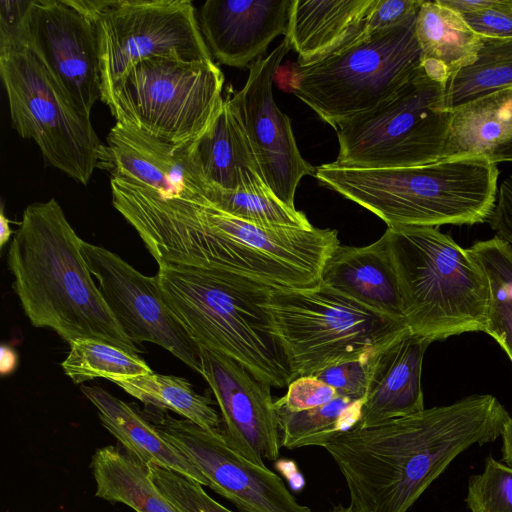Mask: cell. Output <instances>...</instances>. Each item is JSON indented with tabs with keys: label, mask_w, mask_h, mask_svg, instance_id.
Wrapping results in <instances>:
<instances>
[{
	"label": "cell",
	"mask_w": 512,
	"mask_h": 512,
	"mask_svg": "<svg viewBox=\"0 0 512 512\" xmlns=\"http://www.w3.org/2000/svg\"><path fill=\"white\" fill-rule=\"evenodd\" d=\"M445 87L421 66L387 100L338 125L334 163L378 169L443 159L453 115L445 106Z\"/></svg>",
	"instance_id": "obj_9"
},
{
	"label": "cell",
	"mask_w": 512,
	"mask_h": 512,
	"mask_svg": "<svg viewBox=\"0 0 512 512\" xmlns=\"http://www.w3.org/2000/svg\"><path fill=\"white\" fill-rule=\"evenodd\" d=\"M151 479L178 512H233L217 502L197 481L148 464Z\"/></svg>",
	"instance_id": "obj_35"
},
{
	"label": "cell",
	"mask_w": 512,
	"mask_h": 512,
	"mask_svg": "<svg viewBox=\"0 0 512 512\" xmlns=\"http://www.w3.org/2000/svg\"><path fill=\"white\" fill-rule=\"evenodd\" d=\"M150 416L161 434L204 475L208 487L240 512H312L298 503L277 474L230 448L223 430L203 429L166 410L156 409Z\"/></svg>",
	"instance_id": "obj_13"
},
{
	"label": "cell",
	"mask_w": 512,
	"mask_h": 512,
	"mask_svg": "<svg viewBox=\"0 0 512 512\" xmlns=\"http://www.w3.org/2000/svg\"><path fill=\"white\" fill-rule=\"evenodd\" d=\"M415 34L422 52L421 66L445 86L453 75L476 61L484 41L440 0L422 1Z\"/></svg>",
	"instance_id": "obj_25"
},
{
	"label": "cell",
	"mask_w": 512,
	"mask_h": 512,
	"mask_svg": "<svg viewBox=\"0 0 512 512\" xmlns=\"http://www.w3.org/2000/svg\"><path fill=\"white\" fill-rule=\"evenodd\" d=\"M387 345L369 349L352 359L327 367L315 376L333 387L338 396L365 400L376 362Z\"/></svg>",
	"instance_id": "obj_36"
},
{
	"label": "cell",
	"mask_w": 512,
	"mask_h": 512,
	"mask_svg": "<svg viewBox=\"0 0 512 512\" xmlns=\"http://www.w3.org/2000/svg\"><path fill=\"white\" fill-rule=\"evenodd\" d=\"M508 417L496 397L475 394L374 426L355 425L323 448L356 512H407L459 454L496 440Z\"/></svg>",
	"instance_id": "obj_2"
},
{
	"label": "cell",
	"mask_w": 512,
	"mask_h": 512,
	"mask_svg": "<svg viewBox=\"0 0 512 512\" xmlns=\"http://www.w3.org/2000/svg\"><path fill=\"white\" fill-rule=\"evenodd\" d=\"M91 468L96 497L136 512H178L153 483L148 464L124 448L108 445L97 449Z\"/></svg>",
	"instance_id": "obj_26"
},
{
	"label": "cell",
	"mask_w": 512,
	"mask_h": 512,
	"mask_svg": "<svg viewBox=\"0 0 512 512\" xmlns=\"http://www.w3.org/2000/svg\"><path fill=\"white\" fill-rule=\"evenodd\" d=\"M81 253L127 337L138 346L159 345L200 373L199 346L167 305L156 275L145 276L114 252L84 240Z\"/></svg>",
	"instance_id": "obj_14"
},
{
	"label": "cell",
	"mask_w": 512,
	"mask_h": 512,
	"mask_svg": "<svg viewBox=\"0 0 512 512\" xmlns=\"http://www.w3.org/2000/svg\"><path fill=\"white\" fill-rule=\"evenodd\" d=\"M483 38H512V0H440Z\"/></svg>",
	"instance_id": "obj_34"
},
{
	"label": "cell",
	"mask_w": 512,
	"mask_h": 512,
	"mask_svg": "<svg viewBox=\"0 0 512 512\" xmlns=\"http://www.w3.org/2000/svg\"><path fill=\"white\" fill-rule=\"evenodd\" d=\"M269 309L293 380L385 346L409 330L405 321L375 312L322 283L273 288Z\"/></svg>",
	"instance_id": "obj_8"
},
{
	"label": "cell",
	"mask_w": 512,
	"mask_h": 512,
	"mask_svg": "<svg viewBox=\"0 0 512 512\" xmlns=\"http://www.w3.org/2000/svg\"><path fill=\"white\" fill-rule=\"evenodd\" d=\"M110 381L146 406L173 411L206 430H222L211 398L198 394L184 378L153 372Z\"/></svg>",
	"instance_id": "obj_28"
},
{
	"label": "cell",
	"mask_w": 512,
	"mask_h": 512,
	"mask_svg": "<svg viewBox=\"0 0 512 512\" xmlns=\"http://www.w3.org/2000/svg\"><path fill=\"white\" fill-rule=\"evenodd\" d=\"M512 88V38H484L474 63L453 75L445 87V106L453 111L471 101Z\"/></svg>",
	"instance_id": "obj_30"
},
{
	"label": "cell",
	"mask_w": 512,
	"mask_h": 512,
	"mask_svg": "<svg viewBox=\"0 0 512 512\" xmlns=\"http://www.w3.org/2000/svg\"><path fill=\"white\" fill-rule=\"evenodd\" d=\"M397 274L404 320L430 343L484 332L490 283L468 249L437 227L397 226L384 232Z\"/></svg>",
	"instance_id": "obj_6"
},
{
	"label": "cell",
	"mask_w": 512,
	"mask_h": 512,
	"mask_svg": "<svg viewBox=\"0 0 512 512\" xmlns=\"http://www.w3.org/2000/svg\"><path fill=\"white\" fill-rule=\"evenodd\" d=\"M328 512H356V511L350 505L343 506L342 504H338V505L334 506Z\"/></svg>",
	"instance_id": "obj_46"
},
{
	"label": "cell",
	"mask_w": 512,
	"mask_h": 512,
	"mask_svg": "<svg viewBox=\"0 0 512 512\" xmlns=\"http://www.w3.org/2000/svg\"><path fill=\"white\" fill-rule=\"evenodd\" d=\"M429 344L408 330L381 351L356 426L370 427L425 409L421 373Z\"/></svg>",
	"instance_id": "obj_21"
},
{
	"label": "cell",
	"mask_w": 512,
	"mask_h": 512,
	"mask_svg": "<svg viewBox=\"0 0 512 512\" xmlns=\"http://www.w3.org/2000/svg\"><path fill=\"white\" fill-rule=\"evenodd\" d=\"M190 150L209 184L227 190L270 189L229 96Z\"/></svg>",
	"instance_id": "obj_22"
},
{
	"label": "cell",
	"mask_w": 512,
	"mask_h": 512,
	"mask_svg": "<svg viewBox=\"0 0 512 512\" xmlns=\"http://www.w3.org/2000/svg\"><path fill=\"white\" fill-rule=\"evenodd\" d=\"M31 3L32 0L0 1V48L19 40Z\"/></svg>",
	"instance_id": "obj_41"
},
{
	"label": "cell",
	"mask_w": 512,
	"mask_h": 512,
	"mask_svg": "<svg viewBox=\"0 0 512 512\" xmlns=\"http://www.w3.org/2000/svg\"><path fill=\"white\" fill-rule=\"evenodd\" d=\"M488 158L496 164L512 162V137L498 145Z\"/></svg>",
	"instance_id": "obj_44"
},
{
	"label": "cell",
	"mask_w": 512,
	"mask_h": 512,
	"mask_svg": "<svg viewBox=\"0 0 512 512\" xmlns=\"http://www.w3.org/2000/svg\"><path fill=\"white\" fill-rule=\"evenodd\" d=\"M467 249L487 276L499 280L512 291V246L506 240L495 235Z\"/></svg>",
	"instance_id": "obj_39"
},
{
	"label": "cell",
	"mask_w": 512,
	"mask_h": 512,
	"mask_svg": "<svg viewBox=\"0 0 512 512\" xmlns=\"http://www.w3.org/2000/svg\"><path fill=\"white\" fill-rule=\"evenodd\" d=\"M498 176L497 164L482 155L401 168H345L332 162L314 173L321 185L369 210L387 227L488 221Z\"/></svg>",
	"instance_id": "obj_5"
},
{
	"label": "cell",
	"mask_w": 512,
	"mask_h": 512,
	"mask_svg": "<svg viewBox=\"0 0 512 512\" xmlns=\"http://www.w3.org/2000/svg\"><path fill=\"white\" fill-rule=\"evenodd\" d=\"M416 15L390 28L362 29L324 57L295 63L292 92L334 129L375 108L421 67Z\"/></svg>",
	"instance_id": "obj_7"
},
{
	"label": "cell",
	"mask_w": 512,
	"mask_h": 512,
	"mask_svg": "<svg viewBox=\"0 0 512 512\" xmlns=\"http://www.w3.org/2000/svg\"><path fill=\"white\" fill-rule=\"evenodd\" d=\"M338 397L336 390L313 375L295 378L288 385L286 394L275 401L292 412H299L325 405Z\"/></svg>",
	"instance_id": "obj_38"
},
{
	"label": "cell",
	"mask_w": 512,
	"mask_h": 512,
	"mask_svg": "<svg viewBox=\"0 0 512 512\" xmlns=\"http://www.w3.org/2000/svg\"><path fill=\"white\" fill-rule=\"evenodd\" d=\"M290 49L284 39L268 56L251 63L245 85L229 95V99L244 127L266 184L278 199L295 208L296 189L304 176H314L315 167L302 157L291 121L273 98L274 76Z\"/></svg>",
	"instance_id": "obj_15"
},
{
	"label": "cell",
	"mask_w": 512,
	"mask_h": 512,
	"mask_svg": "<svg viewBox=\"0 0 512 512\" xmlns=\"http://www.w3.org/2000/svg\"><path fill=\"white\" fill-rule=\"evenodd\" d=\"M64 373L76 384L95 378L107 380L153 373L138 354L96 339H78L61 363Z\"/></svg>",
	"instance_id": "obj_32"
},
{
	"label": "cell",
	"mask_w": 512,
	"mask_h": 512,
	"mask_svg": "<svg viewBox=\"0 0 512 512\" xmlns=\"http://www.w3.org/2000/svg\"><path fill=\"white\" fill-rule=\"evenodd\" d=\"M94 23L102 102L127 71L142 60L213 61L194 5L188 0H108Z\"/></svg>",
	"instance_id": "obj_12"
},
{
	"label": "cell",
	"mask_w": 512,
	"mask_h": 512,
	"mask_svg": "<svg viewBox=\"0 0 512 512\" xmlns=\"http://www.w3.org/2000/svg\"><path fill=\"white\" fill-rule=\"evenodd\" d=\"M502 437V461L512 468V417H508L501 430Z\"/></svg>",
	"instance_id": "obj_43"
},
{
	"label": "cell",
	"mask_w": 512,
	"mask_h": 512,
	"mask_svg": "<svg viewBox=\"0 0 512 512\" xmlns=\"http://www.w3.org/2000/svg\"><path fill=\"white\" fill-rule=\"evenodd\" d=\"M101 424L127 452L144 463L173 470L203 486L204 475L172 445L142 412L99 386H81Z\"/></svg>",
	"instance_id": "obj_24"
},
{
	"label": "cell",
	"mask_w": 512,
	"mask_h": 512,
	"mask_svg": "<svg viewBox=\"0 0 512 512\" xmlns=\"http://www.w3.org/2000/svg\"><path fill=\"white\" fill-rule=\"evenodd\" d=\"M127 221L158 266L225 271L273 288L319 285L326 259L340 244L334 229L261 226L206 199L164 198L145 187L134 196Z\"/></svg>",
	"instance_id": "obj_1"
},
{
	"label": "cell",
	"mask_w": 512,
	"mask_h": 512,
	"mask_svg": "<svg viewBox=\"0 0 512 512\" xmlns=\"http://www.w3.org/2000/svg\"><path fill=\"white\" fill-rule=\"evenodd\" d=\"M200 374L220 408L223 435L230 448L255 465L276 460L280 431L271 386L233 358L199 346Z\"/></svg>",
	"instance_id": "obj_17"
},
{
	"label": "cell",
	"mask_w": 512,
	"mask_h": 512,
	"mask_svg": "<svg viewBox=\"0 0 512 512\" xmlns=\"http://www.w3.org/2000/svg\"><path fill=\"white\" fill-rule=\"evenodd\" d=\"M364 401L338 396L325 405L299 412L289 411L274 402L281 446L287 449L323 447L358 424Z\"/></svg>",
	"instance_id": "obj_29"
},
{
	"label": "cell",
	"mask_w": 512,
	"mask_h": 512,
	"mask_svg": "<svg viewBox=\"0 0 512 512\" xmlns=\"http://www.w3.org/2000/svg\"><path fill=\"white\" fill-rule=\"evenodd\" d=\"M203 196L223 212L257 225L313 227L303 212L282 202L270 189L227 190L207 183Z\"/></svg>",
	"instance_id": "obj_31"
},
{
	"label": "cell",
	"mask_w": 512,
	"mask_h": 512,
	"mask_svg": "<svg viewBox=\"0 0 512 512\" xmlns=\"http://www.w3.org/2000/svg\"><path fill=\"white\" fill-rule=\"evenodd\" d=\"M82 239L57 200L28 205L10 243L13 289L34 327L50 328L69 344L96 339L143 352L124 333L81 253Z\"/></svg>",
	"instance_id": "obj_3"
},
{
	"label": "cell",
	"mask_w": 512,
	"mask_h": 512,
	"mask_svg": "<svg viewBox=\"0 0 512 512\" xmlns=\"http://www.w3.org/2000/svg\"><path fill=\"white\" fill-rule=\"evenodd\" d=\"M423 0H376L363 25L374 32L399 25L416 15Z\"/></svg>",
	"instance_id": "obj_40"
},
{
	"label": "cell",
	"mask_w": 512,
	"mask_h": 512,
	"mask_svg": "<svg viewBox=\"0 0 512 512\" xmlns=\"http://www.w3.org/2000/svg\"><path fill=\"white\" fill-rule=\"evenodd\" d=\"M223 85L224 75L213 61L151 58L132 66L104 103L116 121L183 146L195 141L219 112Z\"/></svg>",
	"instance_id": "obj_11"
},
{
	"label": "cell",
	"mask_w": 512,
	"mask_h": 512,
	"mask_svg": "<svg viewBox=\"0 0 512 512\" xmlns=\"http://www.w3.org/2000/svg\"><path fill=\"white\" fill-rule=\"evenodd\" d=\"M13 231L10 227V220L5 216L3 206L0 211V247L3 248L4 245L9 241L10 236Z\"/></svg>",
	"instance_id": "obj_45"
},
{
	"label": "cell",
	"mask_w": 512,
	"mask_h": 512,
	"mask_svg": "<svg viewBox=\"0 0 512 512\" xmlns=\"http://www.w3.org/2000/svg\"><path fill=\"white\" fill-rule=\"evenodd\" d=\"M487 277L491 298L484 332L500 345L512 363V291L499 280Z\"/></svg>",
	"instance_id": "obj_37"
},
{
	"label": "cell",
	"mask_w": 512,
	"mask_h": 512,
	"mask_svg": "<svg viewBox=\"0 0 512 512\" xmlns=\"http://www.w3.org/2000/svg\"><path fill=\"white\" fill-rule=\"evenodd\" d=\"M320 283L375 312L405 321L400 286L384 234L367 246H336L323 265Z\"/></svg>",
	"instance_id": "obj_20"
},
{
	"label": "cell",
	"mask_w": 512,
	"mask_h": 512,
	"mask_svg": "<svg viewBox=\"0 0 512 512\" xmlns=\"http://www.w3.org/2000/svg\"><path fill=\"white\" fill-rule=\"evenodd\" d=\"M0 75L17 133L32 139L48 164L87 185L107 157L106 145L90 118L78 111L41 59L24 44L0 48Z\"/></svg>",
	"instance_id": "obj_10"
},
{
	"label": "cell",
	"mask_w": 512,
	"mask_h": 512,
	"mask_svg": "<svg viewBox=\"0 0 512 512\" xmlns=\"http://www.w3.org/2000/svg\"><path fill=\"white\" fill-rule=\"evenodd\" d=\"M15 44L29 47L78 111L90 118L92 107L101 100L99 43L94 22L66 0H32Z\"/></svg>",
	"instance_id": "obj_16"
},
{
	"label": "cell",
	"mask_w": 512,
	"mask_h": 512,
	"mask_svg": "<svg viewBox=\"0 0 512 512\" xmlns=\"http://www.w3.org/2000/svg\"><path fill=\"white\" fill-rule=\"evenodd\" d=\"M376 0H292L285 40L297 64L318 60L358 34Z\"/></svg>",
	"instance_id": "obj_23"
},
{
	"label": "cell",
	"mask_w": 512,
	"mask_h": 512,
	"mask_svg": "<svg viewBox=\"0 0 512 512\" xmlns=\"http://www.w3.org/2000/svg\"><path fill=\"white\" fill-rule=\"evenodd\" d=\"M190 144L172 145L118 120L107 136L103 169L112 177L152 189L164 198L202 201L207 182Z\"/></svg>",
	"instance_id": "obj_18"
},
{
	"label": "cell",
	"mask_w": 512,
	"mask_h": 512,
	"mask_svg": "<svg viewBox=\"0 0 512 512\" xmlns=\"http://www.w3.org/2000/svg\"><path fill=\"white\" fill-rule=\"evenodd\" d=\"M18 364V356L9 345H1L0 347V373L1 375H9L15 371Z\"/></svg>",
	"instance_id": "obj_42"
},
{
	"label": "cell",
	"mask_w": 512,
	"mask_h": 512,
	"mask_svg": "<svg viewBox=\"0 0 512 512\" xmlns=\"http://www.w3.org/2000/svg\"><path fill=\"white\" fill-rule=\"evenodd\" d=\"M465 502L471 512H512V468L488 456L469 478Z\"/></svg>",
	"instance_id": "obj_33"
},
{
	"label": "cell",
	"mask_w": 512,
	"mask_h": 512,
	"mask_svg": "<svg viewBox=\"0 0 512 512\" xmlns=\"http://www.w3.org/2000/svg\"><path fill=\"white\" fill-rule=\"evenodd\" d=\"M452 112L444 158L488 157L512 137V88L486 95Z\"/></svg>",
	"instance_id": "obj_27"
},
{
	"label": "cell",
	"mask_w": 512,
	"mask_h": 512,
	"mask_svg": "<svg viewBox=\"0 0 512 512\" xmlns=\"http://www.w3.org/2000/svg\"><path fill=\"white\" fill-rule=\"evenodd\" d=\"M164 299L198 346L225 354L271 387L293 374L269 309L273 287L219 270L160 265Z\"/></svg>",
	"instance_id": "obj_4"
},
{
	"label": "cell",
	"mask_w": 512,
	"mask_h": 512,
	"mask_svg": "<svg viewBox=\"0 0 512 512\" xmlns=\"http://www.w3.org/2000/svg\"><path fill=\"white\" fill-rule=\"evenodd\" d=\"M292 0H208L199 26L211 54L222 64L244 68L285 35Z\"/></svg>",
	"instance_id": "obj_19"
}]
</instances>
